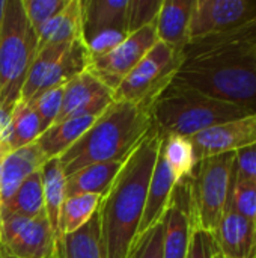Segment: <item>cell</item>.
<instances>
[{
    "label": "cell",
    "instance_id": "cell-10",
    "mask_svg": "<svg viewBox=\"0 0 256 258\" xmlns=\"http://www.w3.org/2000/svg\"><path fill=\"white\" fill-rule=\"evenodd\" d=\"M189 141L193 147L196 163L213 156L237 153L252 147L256 144V113L214 125L189 138Z\"/></svg>",
    "mask_w": 256,
    "mask_h": 258
},
{
    "label": "cell",
    "instance_id": "cell-20",
    "mask_svg": "<svg viewBox=\"0 0 256 258\" xmlns=\"http://www.w3.org/2000/svg\"><path fill=\"white\" fill-rule=\"evenodd\" d=\"M36 35V53L51 45L71 44L83 39L81 0H69L65 9L45 23Z\"/></svg>",
    "mask_w": 256,
    "mask_h": 258
},
{
    "label": "cell",
    "instance_id": "cell-38",
    "mask_svg": "<svg viewBox=\"0 0 256 258\" xmlns=\"http://www.w3.org/2000/svg\"><path fill=\"white\" fill-rule=\"evenodd\" d=\"M3 3L5 0H0V27H2V17H3Z\"/></svg>",
    "mask_w": 256,
    "mask_h": 258
},
{
    "label": "cell",
    "instance_id": "cell-34",
    "mask_svg": "<svg viewBox=\"0 0 256 258\" xmlns=\"http://www.w3.org/2000/svg\"><path fill=\"white\" fill-rule=\"evenodd\" d=\"M127 36H128V33L124 30H104V32L95 33L94 36H91L89 39L84 41L89 56H91V60L110 53Z\"/></svg>",
    "mask_w": 256,
    "mask_h": 258
},
{
    "label": "cell",
    "instance_id": "cell-35",
    "mask_svg": "<svg viewBox=\"0 0 256 258\" xmlns=\"http://www.w3.org/2000/svg\"><path fill=\"white\" fill-rule=\"evenodd\" d=\"M217 252L211 233L195 228L186 258H213Z\"/></svg>",
    "mask_w": 256,
    "mask_h": 258
},
{
    "label": "cell",
    "instance_id": "cell-31",
    "mask_svg": "<svg viewBox=\"0 0 256 258\" xmlns=\"http://www.w3.org/2000/svg\"><path fill=\"white\" fill-rule=\"evenodd\" d=\"M69 0H21L30 26L38 30L65 9Z\"/></svg>",
    "mask_w": 256,
    "mask_h": 258
},
{
    "label": "cell",
    "instance_id": "cell-24",
    "mask_svg": "<svg viewBox=\"0 0 256 258\" xmlns=\"http://www.w3.org/2000/svg\"><path fill=\"white\" fill-rule=\"evenodd\" d=\"M89 62H91V56H89L84 41L80 39V41L71 42L66 47V50L62 53V56L53 63L38 95L47 89H51V88H56L60 85H66L69 80H72L78 74L88 71Z\"/></svg>",
    "mask_w": 256,
    "mask_h": 258
},
{
    "label": "cell",
    "instance_id": "cell-19",
    "mask_svg": "<svg viewBox=\"0 0 256 258\" xmlns=\"http://www.w3.org/2000/svg\"><path fill=\"white\" fill-rule=\"evenodd\" d=\"M98 116L100 115H80L53 124L36 139L35 144L47 160L59 159L92 127Z\"/></svg>",
    "mask_w": 256,
    "mask_h": 258
},
{
    "label": "cell",
    "instance_id": "cell-37",
    "mask_svg": "<svg viewBox=\"0 0 256 258\" xmlns=\"http://www.w3.org/2000/svg\"><path fill=\"white\" fill-rule=\"evenodd\" d=\"M9 148L3 144H0V177H2V166H3V162L6 159V156L9 154ZM0 209H2V198H0Z\"/></svg>",
    "mask_w": 256,
    "mask_h": 258
},
{
    "label": "cell",
    "instance_id": "cell-8",
    "mask_svg": "<svg viewBox=\"0 0 256 258\" xmlns=\"http://www.w3.org/2000/svg\"><path fill=\"white\" fill-rule=\"evenodd\" d=\"M157 41L158 36L154 21L140 30L130 33L106 56L92 59L89 62L88 71L115 92L121 82L134 70V67L155 45Z\"/></svg>",
    "mask_w": 256,
    "mask_h": 258
},
{
    "label": "cell",
    "instance_id": "cell-23",
    "mask_svg": "<svg viewBox=\"0 0 256 258\" xmlns=\"http://www.w3.org/2000/svg\"><path fill=\"white\" fill-rule=\"evenodd\" d=\"M59 258H107L100 213L75 233L63 236Z\"/></svg>",
    "mask_w": 256,
    "mask_h": 258
},
{
    "label": "cell",
    "instance_id": "cell-27",
    "mask_svg": "<svg viewBox=\"0 0 256 258\" xmlns=\"http://www.w3.org/2000/svg\"><path fill=\"white\" fill-rule=\"evenodd\" d=\"M44 133L41 119L35 109L29 103L18 101L11 112L9 122V150L15 151L18 148L27 147Z\"/></svg>",
    "mask_w": 256,
    "mask_h": 258
},
{
    "label": "cell",
    "instance_id": "cell-2",
    "mask_svg": "<svg viewBox=\"0 0 256 258\" xmlns=\"http://www.w3.org/2000/svg\"><path fill=\"white\" fill-rule=\"evenodd\" d=\"M160 147L161 136L151 128L127 157L115 181L103 197L98 213L107 258L128 257L143 215Z\"/></svg>",
    "mask_w": 256,
    "mask_h": 258
},
{
    "label": "cell",
    "instance_id": "cell-3",
    "mask_svg": "<svg viewBox=\"0 0 256 258\" xmlns=\"http://www.w3.org/2000/svg\"><path fill=\"white\" fill-rule=\"evenodd\" d=\"M152 128L151 106L113 101L92 127L59 157L65 175L103 162L125 160Z\"/></svg>",
    "mask_w": 256,
    "mask_h": 258
},
{
    "label": "cell",
    "instance_id": "cell-15",
    "mask_svg": "<svg viewBox=\"0 0 256 258\" xmlns=\"http://www.w3.org/2000/svg\"><path fill=\"white\" fill-rule=\"evenodd\" d=\"M175 186H177V180H175L169 165L163 159L161 153H158V157H157V162H155V166H154V171L151 175L148 194H146L143 215H142L139 230H137L134 240H137L148 230H151L154 225H157L163 221V216L169 207L170 197H172Z\"/></svg>",
    "mask_w": 256,
    "mask_h": 258
},
{
    "label": "cell",
    "instance_id": "cell-33",
    "mask_svg": "<svg viewBox=\"0 0 256 258\" xmlns=\"http://www.w3.org/2000/svg\"><path fill=\"white\" fill-rule=\"evenodd\" d=\"M127 258H163V224L154 225L134 240Z\"/></svg>",
    "mask_w": 256,
    "mask_h": 258
},
{
    "label": "cell",
    "instance_id": "cell-25",
    "mask_svg": "<svg viewBox=\"0 0 256 258\" xmlns=\"http://www.w3.org/2000/svg\"><path fill=\"white\" fill-rule=\"evenodd\" d=\"M0 215H17L27 219H35L45 215L41 171L33 172L29 178H26L17 192L2 204Z\"/></svg>",
    "mask_w": 256,
    "mask_h": 258
},
{
    "label": "cell",
    "instance_id": "cell-30",
    "mask_svg": "<svg viewBox=\"0 0 256 258\" xmlns=\"http://www.w3.org/2000/svg\"><path fill=\"white\" fill-rule=\"evenodd\" d=\"M63 92H65V85H60V86H56V88L41 92L38 97H35L29 103L38 113L44 132L56 122L60 107H62Z\"/></svg>",
    "mask_w": 256,
    "mask_h": 258
},
{
    "label": "cell",
    "instance_id": "cell-1",
    "mask_svg": "<svg viewBox=\"0 0 256 258\" xmlns=\"http://www.w3.org/2000/svg\"><path fill=\"white\" fill-rule=\"evenodd\" d=\"M170 85L256 113V18L229 32L190 41Z\"/></svg>",
    "mask_w": 256,
    "mask_h": 258
},
{
    "label": "cell",
    "instance_id": "cell-36",
    "mask_svg": "<svg viewBox=\"0 0 256 258\" xmlns=\"http://www.w3.org/2000/svg\"><path fill=\"white\" fill-rule=\"evenodd\" d=\"M234 175L256 184V144L235 153Z\"/></svg>",
    "mask_w": 256,
    "mask_h": 258
},
{
    "label": "cell",
    "instance_id": "cell-26",
    "mask_svg": "<svg viewBox=\"0 0 256 258\" xmlns=\"http://www.w3.org/2000/svg\"><path fill=\"white\" fill-rule=\"evenodd\" d=\"M104 195L97 194H78L72 197H66L62 210H60V234L63 236L75 233L81 227H84L101 207Z\"/></svg>",
    "mask_w": 256,
    "mask_h": 258
},
{
    "label": "cell",
    "instance_id": "cell-16",
    "mask_svg": "<svg viewBox=\"0 0 256 258\" xmlns=\"http://www.w3.org/2000/svg\"><path fill=\"white\" fill-rule=\"evenodd\" d=\"M195 0H163L155 20L158 41L184 50L190 42V21Z\"/></svg>",
    "mask_w": 256,
    "mask_h": 258
},
{
    "label": "cell",
    "instance_id": "cell-12",
    "mask_svg": "<svg viewBox=\"0 0 256 258\" xmlns=\"http://www.w3.org/2000/svg\"><path fill=\"white\" fill-rule=\"evenodd\" d=\"M113 101V91L84 71L65 85L62 107L54 124L80 115H101Z\"/></svg>",
    "mask_w": 256,
    "mask_h": 258
},
{
    "label": "cell",
    "instance_id": "cell-22",
    "mask_svg": "<svg viewBox=\"0 0 256 258\" xmlns=\"http://www.w3.org/2000/svg\"><path fill=\"white\" fill-rule=\"evenodd\" d=\"M124 162L115 160V162L94 163L75 171L74 174L66 177L65 195L66 197H72L78 194L104 195L112 186V183L115 181L116 175L119 174Z\"/></svg>",
    "mask_w": 256,
    "mask_h": 258
},
{
    "label": "cell",
    "instance_id": "cell-39",
    "mask_svg": "<svg viewBox=\"0 0 256 258\" xmlns=\"http://www.w3.org/2000/svg\"><path fill=\"white\" fill-rule=\"evenodd\" d=\"M213 258H226V257H225V255H222L220 252H216V255H214Z\"/></svg>",
    "mask_w": 256,
    "mask_h": 258
},
{
    "label": "cell",
    "instance_id": "cell-17",
    "mask_svg": "<svg viewBox=\"0 0 256 258\" xmlns=\"http://www.w3.org/2000/svg\"><path fill=\"white\" fill-rule=\"evenodd\" d=\"M47 159L33 142L27 147L11 151L2 166L0 177V198L2 204L8 201L17 189L23 184L26 178H29L33 172L41 171L45 165Z\"/></svg>",
    "mask_w": 256,
    "mask_h": 258
},
{
    "label": "cell",
    "instance_id": "cell-5",
    "mask_svg": "<svg viewBox=\"0 0 256 258\" xmlns=\"http://www.w3.org/2000/svg\"><path fill=\"white\" fill-rule=\"evenodd\" d=\"M38 35L21 0H5L0 27V109L11 113L36 56Z\"/></svg>",
    "mask_w": 256,
    "mask_h": 258
},
{
    "label": "cell",
    "instance_id": "cell-14",
    "mask_svg": "<svg viewBox=\"0 0 256 258\" xmlns=\"http://www.w3.org/2000/svg\"><path fill=\"white\" fill-rule=\"evenodd\" d=\"M217 252L226 258H256V222L225 210L214 233Z\"/></svg>",
    "mask_w": 256,
    "mask_h": 258
},
{
    "label": "cell",
    "instance_id": "cell-7",
    "mask_svg": "<svg viewBox=\"0 0 256 258\" xmlns=\"http://www.w3.org/2000/svg\"><path fill=\"white\" fill-rule=\"evenodd\" d=\"M181 63L183 50L157 41L116 88L113 100L152 106L154 101L169 88Z\"/></svg>",
    "mask_w": 256,
    "mask_h": 258
},
{
    "label": "cell",
    "instance_id": "cell-13",
    "mask_svg": "<svg viewBox=\"0 0 256 258\" xmlns=\"http://www.w3.org/2000/svg\"><path fill=\"white\" fill-rule=\"evenodd\" d=\"M0 258H57L54 233L45 215L27 219L0 248Z\"/></svg>",
    "mask_w": 256,
    "mask_h": 258
},
{
    "label": "cell",
    "instance_id": "cell-28",
    "mask_svg": "<svg viewBox=\"0 0 256 258\" xmlns=\"http://www.w3.org/2000/svg\"><path fill=\"white\" fill-rule=\"evenodd\" d=\"M160 153L166 160V163L169 165L177 183L190 177V174L196 166L193 147L189 138H183V136L163 138Z\"/></svg>",
    "mask_w": 256,
    "mask_h": 258
},
{
    "label": "cell",
    "instance_id": "cell-6",
    "mask_svg": "<svg viewBox=\"0 0 256 258\" xmlns=\"http://www.w3.org/2000/svg\"><path fill=\"white\" fill-rule=\"evenodd\" d=\"M235 153L199 160L189 177L195 228L214 233L226 210Z\"/></svg>",
    "mask_w": 256,
    "mask_h": 258
},
{
    "label": "cell",
    "instance_id": "cell-11",
    "mask_svg": "<svg viewBox=\"0 0 256 258\" xmlns=\"http://www.w3.org/2000/svg\"><path fill=\"white\" fill-rule=\"evenodd\" d=\"M163 258H186L195 231L189 177L177 183L163 216Z\"/></svg>",
    "mask_w": 256,
    "mask_h": 258
},
{
    "label": "cell",
    "instance_id": "cell-32",
    "mask_svg": "<svg viewBox=\"0 0 256 258\" xmlns=\"http://www.w3.org/2000/svg\"><path fill=\"white\" fill-rule=\"evenodd\" d=\"M163 0H128L127 32L134 33L157 20Z\"/></svg>",
    "mask_w": 256,
    "mask_h": 258
},
{
    "label": "cell",
    "instance_id": "cell-18",
    "mask_svg": "<svg viewBox=\"0 0 256 258\" xmlns=\"http://www.w3.org/2000/svg\"><path fill=\"white\" fill-rule=\"evenodd\" d=\"M81 20L83 41L104 30L127 32L128 0H81Z\"/></svg>",
    "mask_w": 256,
    "mask_h": 258
},
{
    "label": "cell",
    "instance_id": "cell-29",
    "mask_svg": "<svg viewBox=\"0 0 256 258\" xmlns=\"http://www.w3.org/2000/svg\"><path fill=\"white\" fill-rule=\"evenodd\" d=\"M226 210H232L250 221L256 222V184L234 175L229 187Z\"/></svg>",
    "mask_w": 256,
    "mask_h": 258
},
{
    "label": "cell",
    "instance_id": "cell-9",
    "mask_svg": "<svg viewBox=\"0 0 256 258\" xmlns=\"http://www.w3.org/2000/svg\"><path fill=\"white\" fill-rule=\"evenodd\" d=\"M256 18V0H195L190 41L237 29Z\"/></svg>",
    "mask_w": 256,
    "mask_h": 258
},
{
    "label": "cell",
    "instance_id": "cell-21",
    "mask_svg": "<svg viewBox=\"0 0 256 258\" xmlns=\"http://www.w3.org/2000/svg\"><path fill=\"white\" fill-rule=\"evenodd\" d=\"M42 175V187H44V209L48 224L54 233L57 258L62 248V234H60V210L62 204L66 198L65 195V181L66 175L60 166L59 159L47 160L41 168Z\"/></svg>",
    "mask_w": 256,
    "mask_h": 258
},
{
    "label": "cell",
    "instance_id": "cell-4",
    "mask_svg": "<svg viewBox=\"0 0 256 258\" xmlns=\"http://www.w3.org/2000/svg\"><path fill=\"white\" fill-rule=\"evenodd\" d=\"M246 115L250 113L238 106L175 85H169L151 106L152 128L161 139L167 136L192 138L214 125Z\"/></svg>",
    "mask_w": 256,
    "mask_h": 258
}]
</instances>
